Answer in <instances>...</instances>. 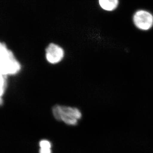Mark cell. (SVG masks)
I'll use <instances>...</instances> for the list:
<instances>
[{
	"mask_svg": "<svg viewBox=\"0 0 153 153\" xmlns=\"http://www.w3.org/2000/svg\"><path fill=\"white\" fill-rule=\"evenodd\" d=\"M22 63L5 42L0 43V74L16 76L22 71Z\"/></svg>",
	"mask_w": 153,
	"mask_h": 153,
	"instance_id": "cell-1",
	"label": "cell"
},
{
	"mask_svg": "<svg viewBox=\"0 0 153 153\" xmlns=\"http://www.w3.org/2000/svg\"><path fill=\"white\" fill-rule=\"evenodd\" d=\"M51 111L56 120L68 126L77 125L82 117V111L76 106L56 104L52 106Z\"/></svg>",
	"mask_w": 153,
	"mask_h": 153,
	"instance_id": "cell-2",
	"label": "cell"
},
{
	"mask_svg": "<svg viewBox=\"0 0 153 153\" xmlns=\"http://www.w3.org/2000/svg\"><path fill=\"white\" fill-rule=\"evenodd\" d=\"M66 52L63 47L54 43L47 45L45 49V59L50 65H58L64 60Z\"/></svg>",
	"mask_w": 153,
	"mask_h": 153,
	"instance_id": "cell-3",
	"label": "cell"
},
{
	"mask_svg": "<svg viewBox=\"0 0 153 153\" xmlns=\"http://www.w3.org/2000/svg\"><path fill=\"white\" fill-rule=\"evenodd\" d=\"M133 21L137 28L142 31H147L153 27V15L149 11L139 10L134 14Z\"/></svg>",
	"mask_w": 153,
	"mask_h": 153,
	"instance_id": "cell-4",
	"label": "cell"
},
{
	"mask_svg": "<svg viewBox=\"0 0 153 153\" xmlns=\"http://www.w3.org/2000/svg\"><path fill=\"white\" fill-rule=\"evenodd\" d=\"M119 4V0H99V4L102 10L108 12L115 10Z\"/></svg>",
	"mask_w": 153,
	"mask_h": 153,
	"instance_id": "cell-5",
	"label": "cell"
},
{
	"mask_svg": "<svg viewBox=\"0 0 153 153\" xmlns=\"http://www.w3.org/2000/svg\"><path fill=\"white\" fill-rule=\"evenodd\" d=\"M8 76L0 74V99H4L8 86Z\"/></svg>",
	"mask_w": 153,
	"mask_h": 153,
	"instance_id": "cell-6",
	"label": "cell"
},
{
	"mask_svg": "<svg viewBox=\"0 0 153 153\" xmlns=\"http://www.w3.org/2000/svg\"><path fill=\"white\" fill-rule=\"evenodd\" d=\"M39 146L40 148H47L51 149L52 145L51 143L49 140H41L39 142Z\"/></svg>",
	"mask_w": 153,
	"mask_h": 153,
	"instance_id": "cell-7",
	"label": "cell"
},
{
	"mask_svg": "<svg viewBox=\"0 0 153 153\" xmlns=\"http://www.w3.org/2000/svg\"><path fill=\"white\" fill-rule=\"evenodd\" d=\"M39 153H52L51 149L40 148Z\"/></svg>",
	"mask_w": 153,
	"mask_h": 153,
	"instance_id": "cell-8",
	"label": "cell"
}]
</instances>
